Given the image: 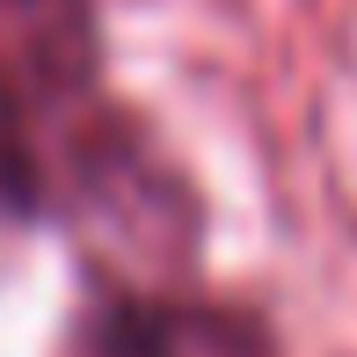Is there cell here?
I'll return each mask as SVG.
<instances>
[{
  "instance_id": "obj_1",
  "label": "cell",
  "mask_w": 357,
  "mask_h": 357,
  "mask_svg": "<svg viewBox=\"0 0 357 357\" xmlns=\"http://www.w3.org/2000/svg\"><path fill=\"white\" fill-rule=\"evenodd\" d=\"M95 80V8L88 0H0V95L59 102Z\"/></svg>"
},
{
  "instance_id": "obj_2",
  "label": "cell",
  "mask_w": 357,
  "mask_h": 357,
  "mask_svg": "<svg viewBox=\"0 0 357 357\" xmlns=\"http://www.w3.org/2000/svg\"><path fill=\"white\" fill-rule=\"evenodd\" d=\"M146 357H270L263 328L219 306H139Z\"/></svg>"
},
{
  "instance_id": "obj_3",
  "label": "cell",
  "mask_w": 357,
  "mask_h": 357,
  "mask_svg": "<svg viewBox=\"0 0 357 357\" xmlns=\"http://www.w3.org/2000/svg\"><path fill=\"white\" fill-rule=\"evenodd\" d=\"M22 212H37V153H29L22 109L0 95V219H22Z\"/></svg>"
}]
</instances>
